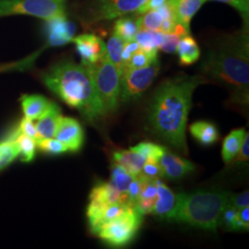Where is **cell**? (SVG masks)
<instances>
[{
    "instance_id": "cell-29",
    "label": "cell",
    "mask_w": 249,
    "mask_h": 249,
    "mask_svg": "<svg viewBox=\"0 0 249 249\" xmlns=\"http://www.w3.org/2000/svg\"><path fill=\"white\" fill-rule=\"evenodd\" d=\"M124 41L113 34L109 38L107 45V54L108 59L115 65L117 71L120 73L122 71V51L124 46Z\"/></svg>"
},
{
    "instance_id": "cell-27",
    "label": "cell",
    "mask_w": 249,
    "mask_h": 249,
    "mask_svg": "<svg viewBox=\"0 0 249 249\" xmlns=\"http://www.w3.org/2000/svg\"><path fill=\"white\" fill-rule=\"evenodd\" d=\"M139 32L137 17H124L116 19L114 25V33L124 42L132 41Z\"/></svg>"
},
{
    "instance_id": "cell-12",
    "label": "cell",
    "mask_w": 249,
    "mask_h": 249,
    "mask_svg": "<svg viewBox=\"0 0 249 249\" xmlns=\"http://www.w3.org/2000/svg\"><path fill=\"white\" fill-rule=\"evenodd\" d=\"M159 164L162 178L169 180H179L195 170L193 162L170 152L166 148L160 155Z\"/></svg>"
},
{
    "instance_id": "cell-33",
    "label": "cell",
    "mask_w": 249,
    "mask_h": 249,
    "mask_svg": "<svg viewBox=\"0 0 249 249\" xmlns=\"http://www.w3.org/2000/svg\"><path fill=\"white\" fill-rule=\"evenodd\" d=\"M36 147L40 151L51 155H59L70 151L64 143L56 139H39L36 142Z\"/></svg>"
},
{
    "instance_id": "cell-44",
    "label": "cell",
    "mask_w": 249,
    "mask_h": 249,
    "mask_svg": "<svg viewBox=\"0 0 249 249\" xmlns=\"http://www.w3.org/2000/svg\"><path fill=\"white\" fill-rule=\"evenodd\" d=\"M238 218L241 222L249 225V207L242 208L238 210Z\"/></svg>"
},
{
    "instance_id": "cell-31",
    "label": "cell",
    "mask_w": 249,
    "mask_h": 249,
    "mask_svg": "<svg viewBox=\"0 0 249 249\" xmlns=\"http://www.w3.org/2000/svg\"><path fill=\"white\" fill-rule=\"evenodd\" d=\"M157 58H158V53L147 52L140 47V49L137 50L132 54L128 62L124 65L122 72L125 70H135V69H141V68L147 67Z\"/></svg>"
},
{
    "instance_id": "cell-41",
    "label": "cell",
    "mask_w": 249,
    "mask_h": 249,
    "mask_svg": "<svg viewBox=\"0 0 249 249\" xmlns=\"http://www.w3.org/2000/svg\"><path fill=\"white\" fill-rule=\"evenodd\" d=\"M229 204L233 206L237 210H240V209L245 208V207H249V191L242 192L240 194H231L230 199H229Z\"/></svg>"
},
{
    "instance_id": "cell-6",
    "label": "cell",
    "mask_w": 249,
    "mask_h": 249,
    "mask_svg": "<svg viewBox=\"0 0 249 249\" xmlns=\"http://www.w3.org/2000/svg\"><path fill=\"white\" fill-rule=\"evenodd\" d=\"M142 221L143 215L129 207L121 216L104 225L96 235L110 247L121 248L133 240Z\"/></svg>"
},
{
    "instance_id": "cell-28",
    "label": "cell",
    "mask_w": 249,
    "mask_h": 249,
    "mask_svg": "<svg viewBox=\"0 0 249 249\" xmlns=\"http://www.w3.org/2000/svg\"><path fill=\"white\" fill-rule=\"evenodd\" d=\"M190 35V30L178 22L174 32L169 34H164L162 43L160 46L161 51L167 53H177V48L180 40L184 36Z\"/></svg>"
},
{
    "instance_id": "cell-22",
    "label": "cell",
    "mask_w": 249,
    "mask_h": 249,
    "mask_svg": "<svg viewBox=\"0 0 249 249\" xmlns=\"http://www.w3.org/2000/svg\"><path fill=\"white\" fill-rule=\"evenodd\" d=\"M177 52L181 66H189L196 62L200 56V49L196 40L190 36H184L178 45Z\"/></svg>"
},
{
    "instance_id": "cell-43",
    "label": "cell",
    "mask_w": 249,
    "mask_h": 249,
    "mask_svg": "<svg viewBox=\"0 0 249 249\" xmlns=\"http://www.w3.org/2000/svg\"><path fill=\"white\" fill-rule=\"evenodd\" d=\"M168 0H147L142 6L138 9L134 14H136L137 16H140L143 13L152 10V9H157L158 8L161 7L163 4H165Z\"/></svg>"
},
{
    "instance_id": "cell-3",
    "label": "cell",
    "mask_w": 249,
    "mask_h": 249,
    "mask_svg": "<svg viewBox=\"0 0 249 249\" xmlns=\"http://www.w3.org/2000/svg\"><path fill=\"white\" fill-rule=\"evenodd\" d=\"M45 86L89 122L106 116L89 70L82 64L63 60L42 75Z\"/></svg>"
},
{
    "instance_id": "cell-23",
    "label": "cell",
    "mask_w": 249,
    "mask_h": 249,
    "mask_svg": "<svg viewBox=\"0 0 249 249\" xmlns=\"http://www.w3.org/2000/svg\"><path fill=\"white\" fill-rule=\"evenodd\" d=\"M190 133L196 141L204 146H210L218 142L219 132L213 124L206 121H198L190 125Z\"/></svg>"
},
{
    "instance_id": "cell-5",
    "label": "cell",
    "mask_w": 249,
    "mask_h": 249,
    "mask_svg": "<svg viewBox=\"0 0 249 249\" xmlns=\"http://www.w3.org/2000/svg\"><path fill=\"white\" fill-rule=\"evenodd\" d=\"M87 68L92 76L106 114L115 112L120 105V73L108 59L107 54Z\"/></svg>"
},
{
    "instance_id": "cell-30",
    "label": "cell",
    "mask_w": 249,
    "mask_h": 249,
    "mask_svg": "<svg viewBox=\"0 0 249 249\" xmlns=\"http://www.w3.org/2000/svg\"><path fill=\"white\" fill-rule=\"evenodd\" d=\"M19 155V149L16 141L7 137L0 142V170L9 165Z\"/></svg>"
},
{
    "instance_id": "cell-14",
    "label": "cell",
    "mask_w": 249,
    "mask_h": 249,
    "mask_svg": "<svg viewBox=\"0 0 249 249\" xmlns=\"http://www.w3.org/2000/svg\"><path fill=\"white\" fill-rule=\"evenodd\" d=\"M156 185L157 199L151 213L160 220L169 221L171 214L177 203V195H175L174 192L170 190L160 179H156Z\"/></svg>"
},
{
    "instance_id": "cell-16",
    "label": "cell",
    "mask_w": 249,
    "mask_h": 249,
    "mask_svg": "<svg viewBox=\"0 0 249 249\" xmlns=\"http://www.w3.org/2000/svg\"><path fill=\"white\" fill-rule=\"evenodd\" d=\"M20 103L25 117L34 121L43 116L53 102L40 94H23Z\"/></svg>"
},
{
    "instance_id": "cell-40",
    "label": "cell",
    "mask_w": 249,
    "mask_h": 249,
    "mask_svg": "<svg viewBox=\"0 0 249 249\" xmlns=\"http://www.w3.org/2000/svg\"><path fill=\"white\" fill-rule=\"evenodd\" d=\"M139 49H140V45L135 40L124 42L123 51H122V70H123L124 65L128 62V60L130 59L132 54Z\"/></svg>"
},
{
    "instance_id": "cell-17",
    "label": "cell",
    "mask_w": 249,
    "mask_h": 249,
    "mask_svg": "<svg viewBox=\"0 0 249 249\" xmlns=\"http://www.w3.org/2000/svg\"><path fill=\"white\" fill-rule=\"evenodd\" d=\"M208 0H169L178 22L190 30V21Z\"/></svg>"
},
{
    "instance_id": "cell-36",
    "label": "cell",
    "mask_w": 249,
    "mask_h": 249,
    "mask_svg": "<svg viewBox=\"0 0 249 249\" xmlns=\"http://www.w3.org/2000/svg\"><path fill=\"white\" fill-rule=\"evenodd\" d=\"M225 3L236 9L244 21V26L249 27V0H213Z\"/></svg>"
},
{
    "instance_id": "cell-18",
    "label": "cell",
    "mask_w": 249,
    "mask_h": 249,
    "mask_svg": "<svg viewBox=\"0 0 249 249\" xmlns=\"http://www.w3.org/2000/svg\"><path fill=\"white\" fill-rule=\"evenodd\" d=\"M89 198V204L106 207L120 202L121 193L111 182L100 183L91 189Z\"/></svg>"
},
{
    "instance_id": "cell-25",
    "label": "cell",
    "mask_w": 249,
    "mask_h": 249,
    "mask_svg": "<svg viewBox=\"0 0 249 249\" xmlns=\"http://www.w3.org/2000/svg\"><path fill=\"white\" fill-rule=\"evenodd\" d=\"M134 178H135V176L129 174L122 166L116 164V162L112 165L111 181L110 182L121 193L120 203L127 204V202H126V192H127L128 187L130 186V184H131Z\"/></svg>"
},
{
    "instance_id": "cell-8",
    "label": "cell",
    "mask_w": 249,
    "mask_h": 249,
    "mask_svg": "<svg viewBox=\"0 0 249 249\" xmlns=\"http://www.w3.org/2000/svg\"><path fill=\"white\" fill-rule=\"evenodd\" d=\"M147 0H93L84 9L82 21L91 26L135 13Z\"/></svg>"
},
{
    "instance_id": "cell-2",
    "label": "cell",
    "mask_w": 249,
    "mask_h": 249,
    "mask_svg": "<svg viewBox=\"0 0 249 249\" xmlns=\"http://www.w3.org/2000/svg\"><path fill=\"white\" fill-rule=\"evenodd\" d=\"M249 27L218 38L208 50L201 65L203 76L231 90L236 104H249Z\"/></svg>"
},
{
    "instance_id": "cell-1",
    "label": "cell",
    "mask_w": 249,
    "mask_h": 249,
    "mask_svg": "<svg viewBox=\"0 0 249 249\" xmlns=\"http://www.w3.org/2000/svg\"><path fill=\"white\" fill-rule=\"evenodd\" d=\"M208 82L203 75L186 74L163 80L152 95L147 111L151 131L187 154L186 128L195 89Z\"/></svg>"
},
{
    "instance_id": "cell-39",
    "label": "cell",
    "mask_w": 249,
    "mask_h": 249,
    "mask_svg": "<svg viewBox=\"0 0 249 249\" xmlns=\"http://www.w3.org/2000/svg\"><path fill=\"white\" fill-rule=\"evenodd\" d=\"M16 129L19 134L26 135V136L32 138L35 141L37 140L36 125L33 123V120H30L27 117H23L20 120V122H19V124H18Z\"/></svg>"
},
{
    "instance_id": "cell-37",
    "label": "cell",
    "mask_w": 249,
    "mask_h": 249,
    "mask_svg": "<svg viewBox=\"0 0 249 249\" xmlns=\"http://www.w3.org/2000/svg\"><path fill=\"white\" fill-rule=\"evenodd\" d=\"M237 219H238V210L231 205H227L221 215L220 225L222 224L228 230L233 231V227Z\"/></svg>"
},
{
    "instance_id": "cell-42",
    "label": "cell",
    "mask_w": 249,
    "mask_h": 249,
    "mask_svg": "<svg viewBox=\"0 0 249 249\" xmlns=\"http://www.w3.org/2000/svg\"><path fill=\"white\" fill-rule=\"evenodd\" d=\"M249 159V133H246V136L241 144L240 150L238 151L237 155L234 157L235 163H245Z\"/></svg>"
},
{
    "instance_id": "cell-13",
    "label": "cell",
    "mask_w": 249,
    "mask_h": 249,
    "mask_svg": "<svg viewBox=\"0 0 249 249\" xmlns=\"http://www.w3.org/2000/svg\"><path fill=\"white\" fill-rule=\"evenodd\" d=\"M54 138L64 143L69 150L78 151L83 144L84 134L80 123L71 117H63Z\"/></svg>"
},
{
    "instance_id": "cell-32",
    "label": "cell",
    "mask_w": 249,
    "mask_h": 249,
    "mask_svg": "<svg viewBox=\"0 0 249 249\" xmlns=\"http://www.w3.org/2000/svg\"><path fill=\"white\" fill-rule=\"evenodd\" d=\"M16 142L19 149V158L21 161L30 162L36 156V143L35 140L26 135L20 134L16 139Z\"/></svg>"
},
{
    "instance_id": "cell-7",
    "label": "cell",
    "mask_w": 249,
    "mask_h": 249,
    "mask_svg": "<svg viewBox=\"0 0 249 249\" xmlns=\"http://www.w3.org/2000/svg\"><path fill=\"white\" fill-rule=\"evenodd\" d=\"M27 15L49 20L67 17L61 0H0V18Z\"/></svg>"
},
{
    "instance_id": "cell-38",
    "label": "cell",
    "mask_w": 249,
    "mask_h": 249,
    "mask_svg": "<svg viewBox=\"0 0 249 249\" xmlns=\"http://www.w3.org/2000/svg\"><path fill=\"white\" fill-rule=\"evenodd\" d=\"M144 177L150 179H160L162 178V173L160 169L159 160L155 159H146L141 172Z\"/></svg>"
},
{
    "instance_id": "cell-26",
    "label": "cell",
    "mask_w": 249,
    "mask_h": 249,
    "mask_svg": "<svg viewBox=\"0 0 249 249\" xmlns=\"http://www.w3.org/2000/svg\"><path fill=\"white\" fill-rule=\"evenodd\" d=\"M164 34L160 32L142 31L140 30L135 36V41L139 44L140 47L151 53H158L160 45L162 43Z\"/></svg>"
},
{
    "instance_id": "cell-34",
    "label": "cell",
    "mask_w": 249,
    "mask_h": 249,
    "mask_svg": "<svg viewBox=\"0 0 249 249\" xmlns=\"http://www.w3.org/2000/svg\"><path fill=\"white\" fill-rule=\"evenodd\" d=\"M164 147L151 142H141L135 147H131L130 150L139 152L146 159H155L159 160L160 155L164 151Z\"/></svg>"
},
{
    "instance_id": "cell-45",
    "label": "cell",
    "mask_w": 249,
    "mask_h": 249,
    "mask_svg": "<svg viewBox=\"0 0 249 249\" xmlns=\"http://www.w3.org/2000/svg\"><path fill=\"white\" fill-rule=\"evenodd\" d=\"M61 1H64V0H61Z\"/></svg>"
},
{
    "instance_id": "cell-21",
    "label": "cell",
    "mask_w": 249,
    "mask_h": 249,
    "mask_svg": "<svg viewBox=\"0 0 249 249\" xmlns=\"http://www.w3.org/2000/svg\"><path fill=\"white\" fill-rule=\"evenodd\" d=\"M157 199V185H156V179H150L147 178L142 191L141 193V196L139 197L138 201L134 208L142 214L151 213L154 204Z\"/></svg>"
},
{
    "instance_id": "cell-10",
    "label": "cell",
    "mask_w": 249,
    "mask_h": 249,
    "mask_svg": "<svg viewBox=\"0 0 249 249\" xmlns=\"http://www.w3.org/2000/svg\"><path fill=\"white\" fill-rule=\"evenodd\" d=\"M71 42L76 45L83 66L93 65L107 54V45L102 38L94 35L84 34L73 37Z\"/></svg>"
},
{
    "instance_id": "cell-24",
    "label": "cell",
    "mask_w": 249,
    "mask_h": 249,
    "mask_svg": "<svg viewBox=\"0 0 249 249\" xmlns=\"http://www.w3.org/2000/svg\"><path fill=\"white\" fill-rule=\"evenodd\" d=\"M245 136L246 130L244 128H239L232 130L231 133L225 138L223 144L222 156L223 160L226 163L232 161L234 157L237 155Z\"/></svg>"
},
{
    "instance_id": "cell-11",
    "label": "cell",
    "mask_w": 249,
    "mask_h": 249,
    "mask_svg": "<svg viewBox=\"0 0 249 249\" xmlns=\"http://www.w3.org/2000/svg\"><path fill=\"white\" fill-rule=\"evenodd\" d=\"M76 32L75 24L67 17L46 20L45 34L47 46H61L71 42Z\"/></svg>"
},
{
    "instance_id": "cell-4",
    "label": "cell",
    "mask_w": 249,
    "mask_h": 249,
    "mask_svg": "<svg viewBox=\"0 0 249 249\" xmlns=\"http://www.w3.org/2000/svg\"><path fill=\"white\" fill-rule=\"evenodd\" d=\"M231 193L219 190H199L177 195L176 207L169 222L216 231L223 210L229 205Z\"/></svg>"
},
{
    "instance_id": "cell-15",
    "label": "cell",
    "mask_w": 249,
    "mask_h": 249,
    "mask_svg": "<svg viewBox=\"0 0 249 249\" xmlns=\"http://www.w3.org/2000/svg\"><path fill=\"white\" fill-rule=\"evenodd\" d=\"M62 118L60 108L56 104L52 103L50 108L38 119V122L36 123L37 140L54 138Z\"/></svg>"
},
{
    "instance_id": "cell-20",
    "label": "cell",
    "mask_w": 249,
    "mask_h": 249,
    "mask_svg": "<svg viewBox=\"0 0 249 249\" xmlns=\"http://www.w3.org/2000/svg\"><path fill=\"white\" fill-rule=\"evenodd\" d=\"M114 160L129 174L137 176L141 174L146 158L139 152L129 150L114 152Z\"/></svg>"
},
{
    "instance_id": "cell-19",
    "label": "cell",
    "mask_w": 249,
    "mask_h": 249,
    "mask_svg": "<svg viewBox=\"0 0 249 249\" xmlns=\"http://www.w3.org/2000/svg\"><path fill=\"white\" fill-rule=\"evenodd\" d=\"M129 207L131 206L120 202L108 205L97 216H95L91 220H89L90 231L92 233L97 234L104 225L121 216Z\"/></svg>"
},
{
    "instance_id": "cell-35",
    "label": "cell",
    "mask_w": 249,
    "mask_h": 249,
    "mask_svg": "<svg viewBox=\"0 0 249 249\" xmlns=\"http://www.w3.org/2000/svg\"><path fill=\"white\" fill-rule=\"evenodd\" d=\"M146 179L147 178L144 177L142 173L135 176L126 192V202L129 206L134 207L137 203L139 197L141 196V193L142 191L143 186Z\"/></svg>"
},
{
    "instance_id": "cell-9",
    "label": "cell",
    "mask_w": 249,
    "mask_h": 249,
    "mask_svg": "<svg viewBox=\"0 0 249 249\" xmlns=\"http://www.w3.org/2000/svg\"><path fill=\"white\" fill-rule=\"evenodd\" d=\"M158 58L147 67L125 70L120 76V102L127 103L140 98L150 87L160 71Z\"/></svg>"
}]
</instances>
